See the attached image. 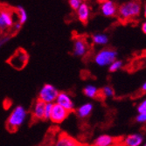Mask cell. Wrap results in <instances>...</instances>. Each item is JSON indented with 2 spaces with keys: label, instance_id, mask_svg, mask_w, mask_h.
<instances>
[{
  "label": "cell",
  "instance_id": "1",
  "mask_svg": "<svg viewBox=\"0 0 146 146\" xmlns=\"http://www.w3.org/2000/svg\"><path fill=\"white\" fill-rule=\"evenodd\" d=\"M28 111L24 106L18 105L13 109L6 120V129L10 132H16L26 121Z\"/></svg>",
  "mask_w": 146,
  "mask_h": 146
},
{
  "label": "cell",
  "instance_id": "2",
  "mask_svg": "<svg viewBox=\"0 0 146 146\" xmlns=\"http://www.w3.org/2000/svg\"><path fill=\"white\" fill-rule=\"evenodd\" d=\"M142 11V5L138 1H128L118 6L117 15L121 20L129 21L137 18Z\"/></svg>",
  "mask_w": 146,
  "mask_h": 146
},
{
  "label": "cell",
  "instance_id": "3",
  "mask_svg": "<svg viewBox=\"0 0 146 146\" xmlns=\"http://www.w3.org/2000/svg\"><path fill=\"white\" fill-rule=\"evenodd\" d=\"M30 60V55L26 50L22 47L17 48L13 54L8 58L7 63L9 66L18 71L23 70L27 66Z\"/></svg>",
  "mask_w": 146,
  "mask_h": 146
},
{
  "label": "cell",
  "instance_id": "4",
  "mask_svg": "<svg viewBox=\"0 0 146 146\" xmlns=\"http://www.w3.org/2000/svg\"><path fill=\"white\" fill-rule=\"evenodd\" d=\"M117 51L113 48H103L94 57V61L100 67H106L117 60Z\"/></svg>",
  "mask_w": 146,
  "mask_h": 146
},
{
  "label": "cell",
  "instance_id": "5",
  "mask_svg": "<svg viewBox=\"0 0 146 146\" xmlns=\"http://www.w3.org/2000/svg\"><path fill=\"white\" fill-rule=\"evenodd\" d=\"M59 90L50 83H46L42 86L38 92V99L40 100L46 104L54 103L56 102L57 96L59 95Z\"/></svg>",
  "mask_w": 146,
  "mask_h": 146
},
{
  "label": "cell",
  "instance_id": "6",
  "mask_svg": "<svg viewBox=\"0 0 146 146\" xmlns=\"http://www.w3.org/2000/svg\"><path fill=\"white\" fill-rule=\"evenodd\" d=\"M88 43L84 37L78 36L74 38L72 52L75 57H84L88 54Z\"/></svg>",
  "mask_w": 146,
  "mask_h": 146
},
{
  "label": "cell",
  "instance_id": "7",
  "mask_svg": "<svg viewBox=\"0 0 146 146\" xmlns=\"http://www.w3.org/2000/svg\"><path fill=\"white\" fill-rule=\"evenodd\" d=\"M70 113H68L65 109H63L61 106L58 105L57 103H54L52 107V111L50 115V119L49 120L52 122L54 123L60 124L63 123L66 119L68 118Z\"/></svg>",
  "mask_w": 146,
  "mask_h": 146
},
{
  "label": "cell",
  "instance_id": "8",
  "mask_svg": "<svg viewBox=\"0 0 146 146\" xmlns=\"http://www.w3.org/2000/svg\"><path fill=\"white\" fill-rule=\"evenodd\" d=\"M14 22V15L13 12L8 9H0V30L5 31L13 27Z\"/></svg>",
  "mask_w": 146,
  "mask_h": 146
},
{
  "label": "cell",
  "instance_id": "9",
  "mask_svg": "<svg viewBox=\"0 0 146 146\" xmlns=\"http://www.w3.org/2000/svg\"><path fill=\"white\" fill-rule=\"evenodd\" d=\"M58 105L61 106L63 109H65L68 113L74 112L75 110V104L69 94L67 92H60L57 96L56 102Z\"/></svg>",
  "mask_w": 146,
  "mask_h": 146
},
{
  "label": "cell",
  "instance_id": "10",
  "mask_svg": "<svg viewBox=\"0 0 146 146\" xmlns=\"http://www.w3.org/2000/svg\"><path fill=\"white\" fill-rule=\"evenodd\" d=\"M117 5L113 1H110V0H105V1L100 2L101 13L107 18L115 17L117 14Z\"/></svg>",
  "mask_w": 146,
  "mask_h": 146
},
{
  "label": "cell",
  "instance_id": "11",
  "mask_svg": "<svg viewBox=\"0 0 146 146\" xmlns=\"http://www.w3.org/2000/svg\"><path fill=\"white\" fill-rule=\"evenodd\" d=\"M45 108H46V103H44L40 100L37 99L34 102V103L33 104L32 110H31V115L34 121L44 120Z\"/></svg>",
  "mask_w": 146,
  "mask_h": 146
},
{
  "label": "cell",
  "instance_id": "12",
  "mask_svg": "<svg viewBox=\"0 0 146 146\" xmlns=\"http://www.w3.org/2000/svg\"><path fill=\"white\" fill-rule=\"evenodd\" d=\"M54 146H83L77 139L69 136L68 133L61 132L59 134Z\"/></svg>",
  "mask_w": 146,
  "mask_h": 146
},
{
  "label": "cell",
  "instance_id": "13",
  "mask_svg": "<svg viewBox=\"0 0 146 146\" xmlns=\"http://www.w3.org/2000/svg\"><path fill=\"white\" fill-rule=\"evenodd\" d=\"M76 16L80 22L82 24H87L91 16V8L89 5L86 2H82L76 11Z\"/></svg>",
  "mask_w": 146,
  "mask_h": 146
},
{
  "label": "cell",
  "instance_id": "14",
  "mask_svg": "<svg viewBox=\"0 0 146 146\" xmlns=\"http://www.w3.org/2000/svg\"><path fill=\"white\" fill-rule=\"evenodd\" d=\"M115 138L112 136L103 134L100 135L94 140L93 146H115Z\"/></svg>",
  "mask_w": 146,
  "mask_h": 146
},
{
  "label": "cell",
  "instance_id": "15",
  "mask_svg": "<svg viewBox=\"0 0 146 146\" xmlns=\"http://www.w3.org/2000/svg\"><path fill=\"white\" fill-rule=\"evenodd\" d=\"M93 110H94V105H93V103L86 102L81 105L80 107H78L74 111L78 117L82 119H85L91 115V113L93 112Z\"/></svg>",
  "mask_w": 146,
  "mask_h": 146
},
{
  "label": "cell",
  "instance_id": "16",
  "mask_svg": "<svg viewBox=\"0 0 146 146\" xmlns=\"http://www.w3.org/2000/svg\"><path fill=\"white\" fill-rule=\"evenodd\" d=\"M143 142L142 134L135 133L127 136L123 140V146H141Z\"/></svg>",
  "mask_w": 146,
  "mask_h": 146
},
{
  "label": "cell",
  "instance_id": "17",
  "mask_svg": "<svg viewBox=\"0 0 146 146\" xmlns=\"http://www.w3.org/2000/svg\"><path fill=\"white\" fill-rule=\"evenodd\" d=\"M83 94L88 98L95 99V98H97L100 96V89L97 87H96L95 85L89 84V85H87V86L84 87Z\"/></svg>",
  "mask_w": 146,
  "mask_h": 146
},
{
  "label": "cell",
  "instance_id": "18",
  "mask_svg": "<svg viewBox=\"0 0 146 146\" xmlns=\"http://www.w3.org/2000/svg\"><path fill=\"white\" fill-rule=\"evenodd\" d=\"M91 39L96 46H105L109 43V36L105 33H95L92 35Z\"/></svg>",
  "mask_w": 146,
  "mask_h": 146
},
{
  "label": "cell",
  "instance_id": "19",
  "mask_svg": "<svg viewBox=\"0 0 146 146\" xmlns=\"http://www.w3.org/2000/svg\"><path fill=\"white\" fill-rule=\"evenodd\" d=\"M15 11H16V15L18 17V22L21 25H23L28 19L27 12H26L25 9L22 5H17L15 8Z\"/></svg>",
  "mask_w": 146,
  "mask_h": 146
},
{
  "label": "cell",
  "instance_id": "20",
  "mask_svg": "<svg viewBox=\"0 0 146 146\" xmlns=\"http://www.w3.org/2000/svg\"><path fill=\"white\" fill-rule=\"evenodd\" d=\"M100 95L104 98H110L113 97L115 95V91L112 87L110 86H105L100 90Z\"/></svg>",
  "mask_w": 146,
  "mask_h": 146
},
{
  "label": "cell",
  "instance_id": "21",
  "mask_svg": "<svg viewBox=\"0 0 146 146\" xmlns=\"http://www.w3.org/2000/svg\"><path fill=\"white\" fill-rule=\"evenodd\" d=\"M123 66V62L122 60H115L112 64H110L109 66V71L111 72V73H114V72H116L118 70H120Z\"/></svg>",
  "mask_w": 146,
  "mask_h": 146
},
{
  "label": "cell",
  "instance_id": "22",
  "mask_svg": "<svg viewBox=\"0 0 146 146\" xmlns=\"http://www.w3.org/2000/svg\"><path fill=\"white\" fill-rule=\"evenodd\" d=\"M82 2L83 1H82V0H70V1H68V5L73 11H76Z\"/></svg>",
  "mask_w": 146,
  "mask_h": 146
},
{
  "label": "cell",
  "instance_id": "23",
  "mask_svg": "<svg viewBox=\"0 0 146 146\" xmlns=\"http://www.w3.org/2000/svg\"><path fill=\"white\" fill-rule=\"evenodd\" d=\"M54 103H48L46 104V108H45V116H44V120H49L50 119V115H51V111H52V107Z\"/></svg>",
  "mask_w": 146,
  "mask_h": 146
},
{
  "label": "cell",
  "instance_id": "24",
  "mask_svg": "<svg viewBox=\"0 0 146 146\" xmlns=\"http://www.w3.org/2000/svg\"><path fill=\"white\" fill-rule=\"evenodd\" d=\"M138 114H146V99L142 101L137 106Z\"/></svg>",
  "mask_w": 146,
  "mask_h": 146
},
{
  "label": "cell",
  "instance_id": "25",
  "mask_svg": "<svg viewBox=\"0 0 146 146\" xmlns=\"http://www.w3.org/2000/svg\"><path fill=\"white\" fill-rule=\"evenodd\" d=\"M136 121L139 123H146V114H138L136 117Z\"/></svg>",
  "mask_w": 146,
  "mask_h": 146
},
{
  "label": "cell",
  "instance_id": "26",
  "mask_svg": "<svg viewBox=\"0 0 146 146\" xmlns=\"http://www.w3.org/2000/svg\"><path fill=\"white\" fill-rule=\"evenodd\" d=\"M11 39V36L10 35H5L0 38V48H1L4 45H5L9 40Z\"/></svg>",
  "mask_w": 146,
  "mask_h": 146
},
{
  "label": "cell",
  "instance_id": "27",
  "mask_svg": "<svg viewBox=\"0 0 146 146\" xmlns=\"http://www.w3.org/2000/svg\"><path fill=\"white\" fill-rule=\"evenodd\" d=\"M21 28H22V25L18 21L14 24V25H13V27H12V29L14 32H19Z\"/></svg>",
  "mask_w": 146,
  "mask_h": 146
},
{
  "label": "cell",
  "instance_id": "28",
  "mask_svg": "<svg viewBox=\"0 0 146 146\" xmlns=\"http://www.w3.org/2000/svg\"><path fill=\"white\" fill-rule=\"evenodd\" d=\"M141 29H142V32H143L144 34H146V20L142 24V27H141Z\"/></svg>",
  "mask_w": 146,
  "mask_h": 146
},
{
  "label": "cell",
  "instance_id": "29",
  "mask_svg": "<svg viewBox=\"0 0 146 146\" xmlns=\"http://www.w3.org/2000/svg\"><path fill=\"white\" fill-rule=\"evenodd\" d=\"M142 91H143V92H146V82L143 84V86H142Z\"/></svg>",
  "mask_w": 146,
  "mask_h": 146
},
{
  "label": "cell",
  "instance_id": "30",
  "mask_svg": "<svg viewBox=\"0 0 146 146\" xmlns=\"http://www.w3.org/2000/svg\"><path fill=\"white\" fill-rule=\"evenodd\" d=\"M143 15H144V17L146 18V4H145L144 8H143Z\"/></svg>",
  "mask_w": 146,
  "mask_h": 146
},
{
  "label": "cell",
  "instance_id": "31",
  "mask_svg": "<svg viewBox=\"0 0 146 146\" xmlns=\"http://www.w3.org/2000/svg\"><path fill=\"white\" fill-rule=\"evenodd\" d=\"M1 33H2V31L0 30V38H1Z\"/></svg>",
  "mask_w": 146,
  "mask_h": 146
},
{
  "label": "cell",
  "instance_id": "32",
  "mask_svg": "<svg viewBox=\"0 0 146 146\" xmlns=\"http://www.w3.org/2000/svg\"><path fill=\"white\" fill-rule=\"evenodd\" d=\"M143 146H146V143H144V144H143Z\"/></svg>",
  "mask_w": 146,
  "mask_h": 146
}]
</instances>
